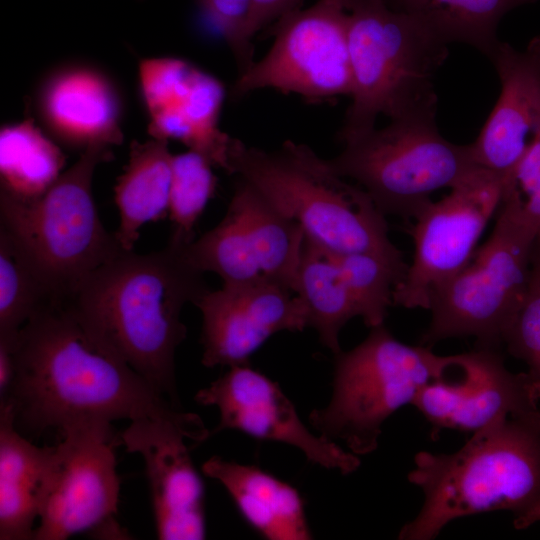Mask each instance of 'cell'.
Listing matches in <instances>:
<instances>
[{"mask_svg":"<svg viewBox=\"0 0 540 540\" xmlns=\"http://www.w3.org/2000/svg\"><path fill=\"white\" fill-rule=\"evenodd\" d=\"M12 348L14 379L0 406L9 408L25 436L121 419L201 420L99 348L60 302L42 306L19 330Z\"/></svg>","mask_w":540,"mask_h":540,"instance_id":"obj_1","label":"cell"},{"mask_svg":"<svg viewBox=\"0 0 540 540\" xmlns=\"http://www.w3.org/2000/svg\"><path fill=\"white\" fill-rule=\"evenodd\" d=\"M188 243L170 237L158 251L123 249L60 302L99 348L178 407L175 354L187 334L181 313L209 289L187 256Z\"/></svg>","mask_w":540,"mask_h":540,"instance_id":"obj_2","label":"cell"},{"mask_svg":"<svg viewBox=\"0 0 540 540\" xmlns=\"http://www.w3.org/2000/svg\"><path fill=\"white\" fill-rule=\"evenodd\" d=\"M408 481L423 503L401 540H432L470 515L528 512L540 504V412L497 419L453 453L418 452Z\"/></svg>","mask_w":540,"mask_h":540,"instance_id":"obj_3","label":"cell"},{"mask_svg":"<svg viewBox=\"0 0 540 540\" xmlns=\"http://www.w3.org/2000/svg\"><path fill=\"white\" fill-rule=\"evenodd\" d=\"M228 173L252 185L317 246L334 254L404 261L389 238L385 214L369 194L336 174L308 145L286 140L267 151L233 138Z\"/></svg>","mask_w":540,"mask_h":540,"instance_id":"obj_4","label":"cell"},{"mask_svg":"<svg viewBox=\"0 0 540 540\" xmlns=\"http://www.w3.org/2000/svg\"><path fill=\"white\" fill-rule=\"evenodd\" d=\"M352 72L351 104L338 133L344 143L390 120L436 115L433 78L446 44L385 0H346Z\"/></svg>","mask_w":540,"mask_h":540,"instance_id":"obj_5","label":"cell"},{"mask_svg":"<svg viewBox=\"0 0 540 540\" xmlns=\"http://www.w3.org/2000/svg\"><path fill=\"white\" fill-rule=\"evenodd\" d=\"M112 147L93 146L41 196L19 200L0 192V230L20 248L53 302L65 300L100 265L123 250L101 221L92 193L99 164Z\"/></svg>","mask_w":540,"mask_h":540,"instance_id":"obj_6","label":"cell"},{"mask_svg":"<svg viewBox=\"0 0 540 540\" xmlns=\"http://www.w3.org/2000/svg\"><path fill=\"white\" fill-rule=\"evenodd\" d=\"M349 351L335 355L332 396L314 409L310 425L327 440L342 441L357 456L376 450L383 423L443 374L449 356L396 339L384 324Z\"/></svg>","mask_w":540,"mask_h":540,"instance_id":"obj_7","label":"cell"},{"mask_svg":"<svg viewBox=\"0 0 540 540\" xmlns=\"http://www.w3.org/2000/svg\"><path fill=\"white\" fill-rule=\"evenodd\" d=\"M342 144V151L327 159L330 168L361 186L383 214L404 219H414L437 190L451 189L483 169L470 144L457 145L440 134L435 115L393 119Z\"/></svg>","mask_w":540,"mask_h":540,"instance_id":"obj_8","label":"cell"},{"mask_svg":"<svg viewBox=\"0 0 540 540\" xmlns=\"http://www.w3.org/2000/svg\"><path fill=\"white\" fill-rule=\"evenodd\" d=\"M538 233L500 204L488 240L430 300L431 321L420 344L474 337L499 347L529 286Z\"/></svg>","mask_w":540,"mask_h":540,"instance_id":"obj_9","label":"cell"},{"mask_svg":"<svg viewBox=\"0 0 540 540\" xmlns=\"http://www.w3.org/2000/svg\"><path fill=\"white\" fill-rule=\"evenodd\" d=\"M272 31L267 53L238 75L234 97L266 88L309 101L351 95L346 0H317L283 15Z\"/></svg>","mask_w":540,"mask_h":540,"instance_id":"obj_10","label":"cell"},{"mask_svg":"<svg viewBox=\"0 0 540 540\" xmlns=\"http://www.w3.org/2000/svg\"><path fill=\"white\" fill-rule=\"evenodd\" d=\"M59 435L34 540H65L92 531L125 538L114 520L120 492L115 447L121 442L112 424L75 426Z\"/></svg>","mask_w":540,"mask_h":540,"instance_id":"obj_11","label":"cell"},{"mask_svg":"<svg viewBox=\"0 0 540 540\" xmlns=\"http://www.w3.org/2000/svg\"><path fill=\"white\" fill-rule=\"evenodd\" d=\"M304 244L302 228L238 178L224 217L189 242L186 253L225 285L271 283L294 292Z\"/></svg>","mask_w":540,"mask_h":540,"instance_id":"obj_12","label":"cell"},{"mask_svg":"<svg viewBox=\"0 0 540 540\" xmlns=\"http://www.w3.org/2000/svg\"><path fill=\"white\" fill-rule=\"evenodd\" d=\"M504 179L480 169L431 201L413 219L412 262L395 287L393 305L429 309L433 294L472 259L487 223L497 213Z\"/></svg>","mask_w":540,"mask_h":540,"instance_id":"obj_13","label":"cell"},{"mask_svg":"<svg viewBox=\"0 0 540 540\" xmlns=\"http://www.w3.org/2000/svg\"><path fill=\"white\" fill-rule=\"evenodd\" d=\"M540 381L529 371L513 373L498 347L450 355L441 376L428 382L413 406L433 432L455 429L474 433L491 422L540 412Z\"/></svg>","mask_w":540,"mask_h":540,"instance_id":"obj_14","label":"cell"},{"mask_svg":"<svg viewBox=\"0 0 540 540\" xmlns=\"http://www.w3.org/2000/svg\"><path fill=\"white\" fill-rule=\"evenodd\" d=\"M211 435L201 420L181 423L164 419L130 422L119 434L129 453L139 454L150 487L157 538H206L205 485L189 453Z\"/></svg>","mask_w":540,"mask_h":540,"instance_id":"obj_15","label":"cell"},{"mask_svg":"<svg viewBox=\"0 0 540 540\" xmlns=\"http://www.w3.org/2000/svg\"><path fill=\"white\" fill-rule=\"evenodd\" d=\"M194 399L218 409L220 421L211 433L237 430L255 439L288 444L311 463L342 474L360 466L357 455L311 433L279 384L249 364L229 367Z\"/></svg>","mask_w":540,"mask_h":540,"instance_id":"obj_16","label":"cell"},{"mask_svg":"<svg viewBox=\"0 0 540 540\" xmlns=\"http://www.w3.org/2000/svg\"><path fill=\"white\" fill-rule=\"evenodd\" d=\"M141 96L152 138L177 140L229 171L233 138L218 127L224 88L218 79L175 57L140 62Z\"/></svg>","mask_w":540,"mask_h":540,"instance_id":"obj_17","label":"cell"},{"mask_svg":"<svg viewBox=\"0 0 540 540\" xmlns=\"http://www.w3.org/2000/svg\"><path fill=\"white\" fill-rule=\"evenodd\" d=\"M194 305L202 314L201 362L207 368L249 364L274 334L308 327L299 296L271 283L223 284Z\"/></svg>","mask_w":540,"mask_h":540,"instance_id":"obj_18","label":"cell"},{"mask_svg":"<svg viewBox=\"0 0 540 540\" xmlns=\"http://www.w3.org/2000/svg\"><path fill=\"white\" fill-rule=\"evenodd\" d=\"M489 59L500 96L470 148L479 167L504 179L540 134V36L522 51L499 42Z\"/></svg>","mask_w":540,"mask_h":540,"instance_id":"obj_19","label":"cell"},{"mask_svg":"<svg viewBox=\"0 0 540 540\" xmlns=\"http://www.w3.org/2000/svg\"><path fill=\"white\" fill-rule=\"evenodd\" d=\"M37 105L49 132L70 148L83 152L123 141L118 91L95 68L69 65L55 70L41 85Z\"/></svg>","mask_w":540,"mask_h":540,"instance_id":"obj_20","label":"cell"},{"mask_svg":"<svg viewBox=\"0 0 540 540\" xmlns=\"http://www.w3.org/2000/svg\"><path fill=\"white\" fill-rule=\"evenodd\" d=\"M202 472L226 489L243 519L262 537L313 539L304 500L292 485L257 466L220 456L207 459L202 464Z\"/></svg>","mask_w":540,"mask_h":540,"instance_id":"obj_21","label":"cell"},{"mask_svg":"<svg viewBox=\"0 0 540 540\" xmlns=\"http://www.w3.org/2000/svg\"><path fill=\"white\" fill-rule=\"evenodd\" d=\"M53 446L38 447L0 406V540L34 539Z\"/></svg>","mask_w":540,"mask_h":540,"instance_id":"obj_22","label":"cell"},{"mask_svg":"<svg viewBox=\"0 0 540 540\" xmlns=\"http://www.w3.org/2000/svg\"><path fill=\"white\" fill-rule=\"evenodd\" d=\"M172 158L166 140L131 142L128 163L114 187L120 217L115 234L124 250H134L145 224L168 216Z\"/></svg>","mask_w":540,"mask_h":540,"instance_id":"obj_23","label":"cell"},{"mask_svg":"<svg viewBox=\"0 0 540 540\" xmlns=\"http://www.w3.org/2000/svg\"><path fill=\"white\" fill-rule=\"evenodd\" d=\"M385 1L392 9L412 17L442 43H465L490 58L500 42L496 33L500 20L513 9L537 0Z\"/></svg>","mask_w":540,"mask_h":540,"instance_id":"obj_24","label":"cell"},{"mask_svg":"<svg viewBox=\"0 0 540 540\" xmlns=\"http://www.w3.org/2000/svg\"><path fill=\"white\" fill-rule=\"evenodd\" d=\"M294 293L305 306L308 327L333 354L339 353L340 331L359 311L332 253L306 237Z\"/></svg>","mask_w":540,"mask_h":540,"instance_id":"obj_25","label":"cell"},{"mask_svg":"<svg viewBox=\"0 0 540 540\" xmlns=\"http://www.w3.org/2000/svg\"><path fill=\"white\" fill-rule=\"evenodd\" d=\"M65 156L32 119L0 131L1 193L19 200L43 195L63 173Z\"/></svg>","mask_w":540,"mask_h":540,"instance_id":"obj_26","label":"cell"},{"mask_svg":"<svg viewBox=\"0 0 540 540\" xmlns=\"http://www.w3.org/2000/svg\"><path fill=\"white\" fill-rule=\"evenodd\" d=\"M332 255L365 325L373 328L384 324L395 287L408 264L370 253Z\"/></svg>","mask_w":540,"mask_h":540,"instance_id":"obj_27","label":"cell"},{"mask_svg":"<svg viewBox=\"0 0 540 540\" xmlns=\"http://www.w3.org/2000/svg\"><path fill=\"white\" fill-rule=\"evenodd\" d=\"M43 281L15 242L0 230V339L13 340L45 304Z\"/></svg>","mask_w":540,"mask_h":540,"instance_id":"obj_28","label":"cell"},{"mask_svg":"<svg viewBox=\"0 0 540 540\" xmlns=\"http://www.w3.org/2000/svg\"><path fill=\"white\" fill-rule=\"evenodd\" d=\"M213 167L205 156L193 150L173 155L168 212L171 238L194 240V227L216 189Z\"/></svg>","mask_w":540,"mask_h":540,"instance_id":"obj_29","label":"cell"},{"mask_svg":"<svg viewBox=\"0 0 540 540\" xmlns=\"http://www.w3.org/2000/svg\"><path fill=\"white\" fill-rule=\"evenodd\" d=\"M502 343L511 355L524 361L528 371L540 381V234L527 292L505 329Z\"/></svg>","mask_w":540,"mask_h":540,"instance_id":"obj_30","label":"cell"},{"mask_svg":"<svg viewBox=\"0 0 540 540\" xmlns=\"http://www.w3.org/2000/svg\"><path fill=\"white\" fill-rule=\"evenodd\" d=\"M500 204L540 234V134L504 178Z\"/></svg>","mask_w":540,"mask_h":540,"instance_id":"obj_31","label":"cell"},{"mask_svg":"<svg viewBox=\"0 0 540 540\" xmlns=\"http://www.w3.org/2000/svg\"><path fill=\"white\" fill-rule=\"evenodd\" d=\"M199 8L229 47L238 75L254 61L248 32L251 0H195Z\"/></svg>","mask_w":540,"mask_h":540,"instance_id":"obj_32","label":"cell"},{"mask_svg":"<svg viewBox=\"0 0 540 540\" xmlns=\"http://www.w3.org/2000/svg\"><path fill=\"white\" fill-rule=\"evenodd\" d=\"M304 0H251L248 32L251 39L283 15L301 8Z\"/></svg>","mask_w":540,"mask_h":540,"instance_id":"obj_33","label":"cell"},{"mask_svg":"<svg viewBox=\"0 0 540 540\" xmlns=\"http://www.w3.org/2000/svg\"><path fill=\"white\" fill-rule=\"evenodd\" d=\"M15 374L12 340L0 339V403L7 398Z\"/></svg>","mask_w":540,"mask_h":540,"instance_id":"obj_34","label":"cell"},{"mask_svg":"<svg viewBox=\"0 0 540 540\" xmlns=\"http://www.w3.org/2000/svg\"><path fill=\"white\" fill-rule=\"evenodd\" d=\"M540 522V504L529 510L528 512L514 517V526L517 529H525L531 525Z\"/></svg>","mask_w":540,"mask_h":540,"instance_id":"obj_35","label":"cell"}]
</instances>
